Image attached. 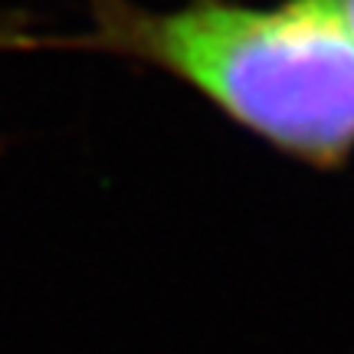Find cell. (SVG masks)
<instances>
[{
	"instance_id": "cell-1",
	"label": "cell",
	"mask_w": 354,
	"mask_h": 354,
	"mask_svg": "<svg viewBox=\"0 0 354 354\" xmlns=\"http://www.w3.org/2000/svg\"><path fill=\"white\" fill-rule=\"evenodd\" d=\"M122 50L197 88L236 125L315 167L354 151V24L348 0L269 7L190 0L112 17Z\"/></svg>"
},
{
	"instance_id": "cell-2",
	"label": "cell",
	"mask_w": 354,
	"mask_h": 354,
	"mask_svg": "<svg viewBox=\"0 0 354 354\" xmlns=\"http://www.w3.org/2000/svg\"><path fill=\"white\" fill-rule=\"evenodd\" d=\"M348 13H351V24H354V0H348Z\"/></svg>"
}]
</instances>
